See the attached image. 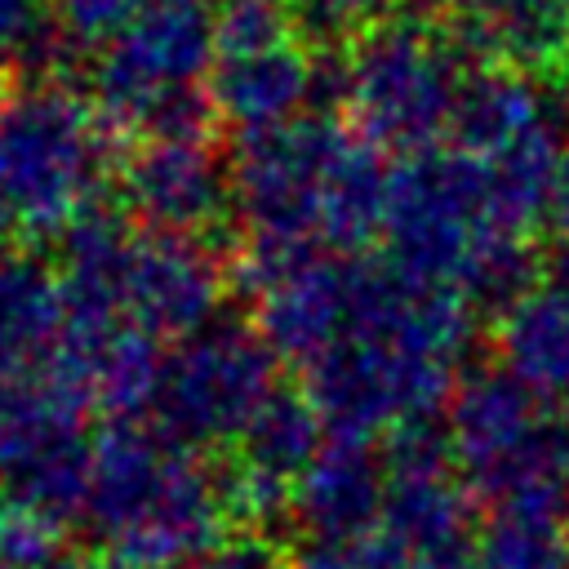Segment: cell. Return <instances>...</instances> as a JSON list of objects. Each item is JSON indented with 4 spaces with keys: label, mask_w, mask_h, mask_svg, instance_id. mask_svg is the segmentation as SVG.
Listing matches in <instances>:
<instances>
[{
    "label": "cell",
    "mask_w": 569,
    "mask_h": 569,
    "mask_svg": "<svg viewBox=\"0 0 569 569\" xmlns=\"http://www.w3.org/2000/svg\"><path fill=\"white\" fill-rule=\"evenodd\" d=\"M62 289L76 316L129 325L156 342L209 329L227 293L200 240L138 231L98 204L62 231Z\"/></svg>",
    "instance_id": "2"
},
{
    "label": "cell",
    "mask_w": 569,
    "mask_h": 569,
    "mask_svg": "<svg viewBox=\"0 0 569 569\" xmlns=\"http://www.w3.org/2000/svg\"><path fill=\"white\" fill-rule=\"evenodd\" d=\"M284 569H356V556H347V551H338V547H316V542H311L307 551L289 556Z\"/></svg>",
    "instance_id": "29"
},
{
    "label": "cell",
    "mask_w": 569,
    "mask_h": 569,
    "mask_svg": "<svg viewBox=\"0 0 569 569\" xmlns=\"http://www.w3.org/2000/svg\"><path fill=\"white\" fill-rule=\"evenodd\" d=\"M462 58L449 36L418 18H387L365 31L342 62V93L356 133L391 151H431L453 124Z\"/></svg>",
    "instance_id": "4"
},
{
    "label": "cell",
    "mask_w": 569,
    "mask_h": 569,
    "mask_svg": "<svg viewBox=\"0 0 569 569\" xmlns=\"http://www.w3.org/2000/svg\"><path fill=\"white\" fill-rule=\"evenodd\" d=\"M49 4H53V22L62 36L102 40V44L142 9V0H49Z\"/></svg>",
    "instance_id": "24"
},
{
    "label": "cell",
    "mask_w": 569,
    "mask_h": 569,
    "mask_svg": "<svg viewBox=\"0 0 569 569\" xmlns=\"http://www.w3.org/2000/svg\"><path fill=\"white\" fill-rule=\"evenodd\" d=\"M276 387V351L262 333L244 325H209L164 351L147 413L160 436L200 449L236 440Z\"/></svg>",
    "instance_id": "8"
},
{
    "label": "cell",
    "mask_w": 569,
    "mask_h": 569,
    "mask_svg": "<svg viewBox=\"0 0 569 569\" xmlns=\"http://www.w3.org/2000/svg\"><path fill=\"white\" fill-rule=\"evenodd\" d=\"M67 289L31 253L0 249V378L49 373L67 338Z\"/></svg>",
    "instance_id": "18"
},
{
    "label": "cell",
    "mask_w": 569,
    "mask_h": 569,
    "mask_svg": "<svg viewBox=\"0 0 569 569\" xmlns=\"http://www.w3.org/2000/svg\"><path fill=\"white\" fill-rule=\"evenodd\" d=\"M320 427L325 422L307 391L276 387L262 400V409L236 436V458L227 467L240 516H267L276 507H289L293 485L325 445Z\"/></svg>",
    "instance_id": "13"
},
{
    "label": "cell",
    "mask_w": 569,
    "mask_h": 569,
    "mask_svg": "<svg viewBox=\"0 0 569 569\" xmlns=\"http://www.w3.org/2000/svg\"><path fill=\"white\" fill-rule=\"evenodd\" d=\"M356 267L360 258L311 253L271 280L258 302V333L276 351V360L311 365L329 347L351 333L356 320Z\"/></svg>",
    "instance_id": "11"
},
{
    "label": "cell",
    "mask_w": 569,
    "mask_h": 569,
    "mask_svg": "<svg viewBox=\"0 0 569 569\" xmlns=\"http://www.w3.org/2000/svg\"><path fill=\"white\" fill-rule=\"evenodd\" d=\"M0 111H4V84H0Z\"/></svg>",
    "instance_id": "33"
},
{
    "label": "cell",
    "mask_w": 569,
    "mask_h": 569,
    "mask_svg": "<svg viewBox=\"0 0 569 569\" xmlns=\"http://www.w3.org/2000/svg\"><path fill=\"white\" fill-rule=\"evenodd\" d=\"M107 173V120L62 84H36L0 111V200L13 231H67Z\"/></svg>",
    "instance_id": "3"
},
{
    "label": "cell",
    "mask_w": 569,
    "mask_h": 569,
    "mask_svg": "<svg viewBox=\"0 0 569 569\" xmlns=\"http://www.w3.org/2000/svg\"><path fill=\"white\" fill-rule=\"evenodd\" d=\"M387 4L391 0H298V22L316 40H342L387 22Z\"/></svg>",
    "instance_id": "23"
},
{
    "label": "cell",
    "mask_w": 569,
    "mask_h": 569,
    "mask_svg": "<svg viewBox=\"0 0 569 569\" xmlns=\"http://www.w3.org/2000/svg\"><path fill=\"white\" fill-rule=\"evenodd\" d=\"M347 133L329 120H289L276 129L240 133L231 164V204L244 236L316 240L320 236V191L329 164Z\"/></svg>",
    "instance_id": "9"
},
{
    "label": "cell",
    "mask_w": 569,
    "mask_h": 569,
    "mask_svg": "<svg viewBox=\"0 0 569 569\" xmlns=\"http://www.w3.org/2000/svg\"><path fill=\"white\" fill-rule=\"evenodd\" d=\"M40 569H102V565H93L89 556H67V551H58L49 565H40Z\"/></svg>",
    "instance_id": "31"
},
{
    "label": "cell",
    "mask_w": 569,
    "mask_h": 569,
    "mask_svg": "<svg viewBox=\"0 0 569 569\" xmlns=\"http://www.w3.org/2000/svg\"><path fill=\"white\" fill-rule=\"evenodd\" d=\"M387 502V462L373 453L369 440L356 436H329L302 480L293 485L289 511L298 529L316 547H347L365 542L382 525Z\"/></svg>",
    "instance_id": "12"
},
{
    "label": "cell",
    "mask_w": 569,
    "mask_h": 569,
    "mask_svg": "<svg viewBox=\"0 0 569 569\" xmlns=\"http://www.w3.org/2000/svg\"><path fill=\"white\" fill-rule=\"evenodd\" d=\"M458 9H467V18H493L502 9H511L516 0H453Z\"/></svg>",
    "instance_id": "30"
},
{
    "label": "cell",
    "mask_w": 569,
    "mask_h": 569,
    "mask_svg": "<svg viewBox=\"0 0 569 569\" xmlns=\"http://www.w3.org/2000/svg\"><path fill=\"white\" fill-rule=\"evenodd\" d=\"M471 489L498 516L569 520V418L547 409V418L502 462L480 471Z\"/></svg>",
    "instance_id": "19"
},
{
    "label": "cell",
    "mask_w": 569,
    "mask_h": 569,
    "mask_svg": "<svg viewBox=\"0 0 569 569\" xmlns=\"http://www.w3.org/2000/svg\"><path fill=\"white\" fill-rule=\"evenodd\" d=\"M547 418V405L538 391H529L516 373L498 369H471L453 382L445 405V440L453 462L476 480L493 462H502L538 422Z\"/></svg>",
    "instance_id": "16"
},
{
    "label": "cell",
    "mask_w": 569,
    "mask_h": 569,
    "mask_svg": "<svg viewBox=\"0 0 569 569\" xmlns=\"http://www.w3.org/2000/svg\"><path fill=\"white\" fill-rule=\"evenodd\" d=\"M289 9L280 0H222L213 9L218 53H253L289 40Z\"/></svg>",
    "instance_id": "22"
},
{
    "label": "cell",
    "mask_w": 569,
    "mask_h": 569,
    "mask_svg": "<svg viewBox=\"0 0 569 569\" xmlns=\"http://www.w3.org/2000/svg\"><path fill=\"white\" fill-rule=\"evenodd\" d=\"M493 342L502 369L542 400L569 391V244L551 258L547 276L498 311Z\"/></svg>",
    "instance_id": "17"
},
{
    "label": "cell",
    "mask_w": 569,
    "mask_h": 569,
    "mask_svg": "<svg viewBox=\"0 0 569 569\" xmlns=\"http://www.w3.org/2000/svg\"><path fill=\"white\" fill-rule=\"evenodd\" d=\"M449 129L458 138V151L498 160L533 138L560 133V107L538 76L516 67H480L462 80Z\"/></svg>",
    "instance_id": "15"
},
{
    "label": "cell",
    "mask_w": 569,
    "mask_h": 569,
    "mask_svg": "<svg viewBox=\"0 0 569 569\" xmlns=\"http://www.w3.org/2000/svg\"><path fill=\"white\" fill-rule=\"evenodd\" d=\"M391 169L365 138H342L325 191H320V236L333 249H360L387 227Z\"/></svg>",
    "instance_id": "20"
},
{
    "label": "cell",
    "mask_w": 569,
    "mask_h": 569,
    "mask_svg": "<svg viewBox=\"0 0 569 569\" xmlns=\"http://www.w3.org/2000/svg\"><path fill=\"white\" fill-rule=\"evenodd\" d=\"M49 58L53 49V36H44V13H40V0H0V58H13V53H31L36 58Z\"/></svg>",
    "instance_id": "26"
},
{
    "label": "cell",
    "mask_w": 569,
    "mask_h": 569,
    "mask_svg": "<svg viewBox=\"0 0 569 569\" xmlns=\"http://www.w3.org/2000/svg\"><path fill=\"white\" fill-rule=\"evenodd\" d=\"M320 89H325V62L311 58L298 40L253 49V53H222L209 76L213 111L240 133L298 120V111Z\"/></svg>",
    "instance_id": "14"
},
{
    "label": "cell",
    "mask_w": 569,
    "mask_h": 569,
    "mask_svg": "<svg viewBox=\"0 0 569 569\" xmlns=\"http://www.w3.org/2000/svg\"><path fill=\"white\" fill-rule=\"evenodd\" d=\"M356 569H480L476 556L467 547H449V551H409L382 533L365 538L356 551Z\"/></svg>",
    "instance_id": "25"
},
{
    "label": "cell",
    "mask_w": 569,
    "mask_h": 569,
    "mask_svg": "<svg viewBox=\"0 0 569 569\" xmlns=\"http://www.w3.org/2000/svg\"><path fill=\"white\" fill-rule=\"evenodd\" d=\"M302 391L333 436H396L427 422L453 391V365L422 356L396 338L347 333L338 347L302 365Z\"/></svg>",
    "instance_id": "7"
},
{
    "label": "cell",
    "mask_w": 569,
    "mask_h": 569,
    "mask_svg": "<svg viewBox=\"0 0 569 569\" xmlns=\"http://www.w3.org/2000/svg\"><path fill=\"white\" fill-rule=\"evenodd\" d=\"M480 569H569V520L493 516L476 551Z\"/></svg>",
    "instance_id": "21"
},
{
    "label": "cell",
    "mask_w": 569,
    "mask_h": 569,
    "mask_svg": "<svg viewBox=\"0 0 569 569\" xmlns=\"http://www.w3.org/2000/svg\"><path fill=\"white\" fill-rule=\"evenodd\" d=\"M80 520L111 560L129 569L196 565L227 542L240 520L231 476L209 467L156 427L116 422L89 440V489Z\"/></svg>",
    "instance_id": "1"
},
{
    "label": "cell",
    "mask_w": 569,
    "mask_h": 569,
    "mask_svg": "<svg viewBox=\"0 0 569 569\" xmlns=\"http://www.w3.org/2000/svg\"><path fill=\"white\" fill-rule=\"evenodd\" d=\"M13 231V218H9V209H4V200H0V240Z\"/></svg>",
    "instance_id": "32"
},
{
    "label": "cell",
    "mask_w": 569,
    "mask_h": 569,
    "mask_svg": "<svg viewBox=\"0 0 569 569\" xmlns=\"http://www.w3.org/2000/svg\"><path fill=\"white\" fill-rule=\"evenodd\" d=\"M213 13L200 0H142L93 62V111L120 129H151L213 67Z\"/></svg>",
    "instance_id": "6"
},
{
    "label": "cell",
    "mask_w": 569,
    "mask_h": 569,
    "mask_svg": "<svg viewBox=\"0 0 569 569\" xmlns=\"http://www.w3.org/2000/svg\"><path fill=\"white\" fill-rule=\"evenodd\" d=\"M284 551L262 538V533H244V538H227L218 551H209L196 565H173V569H284Z\"/></svg>",
    "instance_id": "27"
},
{
    "label": "cell",
    "mask_w": 569,
    "mask_h": 569,
    "mask_svg": "<svg viewBox=\"0 0 569 569\" xmlns=\"http://www.w3.org/2000/svg\"><path fill=\"white\" fill-rule=\"evenodd\" d=\"M547 218H551L556 236L569 244V142H565L560 164H556V182H551V204H547Z\"/></svg>",
    "instance_id": "28"
},
{
    "label": "cell",
    "mask_w": 569,
    "mask_h": 569,
    "mask_svg": "<svg viewBox=\"0 0 569 569\" xmlns=\"http://www.w3.org/2000/svg\"><path fill=\"white\" fill-rule=\"evenodd\" d=\"M391 267L422 284L462 293L476 253L502 236L493 218L489 173L467 151H413L391 169L387 196ZM511 236V231H507Z\"/></svg>",
    "instance_id": "5"
},
{
    "label": "cell",
    "mask_w": 569,
    "mask_h": 569,
    "mask_svg": "<svg viewBox=\"0 0 569 569\" xmlns=\"http://www.w3.org/2000/svg\"><path fill=\"white\" fill-rule=\"evenodd\" d=\"M124 209L160 236H209L231 209V169L209 138H142L120 169Z\"/></svg>",
    "instance_id": "10"
}]
</instances>
